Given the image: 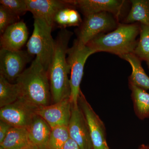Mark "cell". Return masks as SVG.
<instances>
[{
	"mask_svg": "<svg viewBox=\"0 0 149 149\" xmlns=\"http://www.w3.org/2000/svg\"><path fill=\"white\" fill-rule=\"evenodd\" d=\"M140 39L133 54L141 60L149 62V25L140 26Z\"/></svg>",
	"mask_w": 149,
	"mask_h": 149,
	"instance_id": "23",
	"label": "cell"
},
{
	"mask_svg": "<svg viewBox=\"0 0 149 149\" xmlns=\"http://www.w3.org/2000/svg\"><path fill=\"white\" fill-rule=\"evenodd\" d=\"M32 143L26 128L12 127L0 144L3 149H21Z\"/></svg>",
	"mask_w": 149,
	"mask_h": 149,
	"instance_id": "17",
	"label": "cell"
},
{
	"mask_svg": "<svg viewBox=\"0 0 149 149\" xmlns=\"http://www.w3.org/2000/svg\"><path fill=\"white\" fill-rule=\"evenodd\" d=\"M70 138L80 149H93V142L85 116L79 106L72 104L71 116L68 125Z\"/></svg>",
	"mask_w": 149,
	"mask_h": 149,
	"instance_id": "10",
	"label": "cell"
},
{
	"mask_svg": "<svg viewBox=\"0 0 149 149\" xmlns=\"http://www.w3.org/2000/svg\"><path fill=\"white\" fill-rule=\"evenodd\" d=\"M12 127H13L7 123L0 120V144L2 143L5 139Z\"/></svg>",
	"mask_w": 149,
	"mask_h": 149,
	"instance_id": "26",
	"label": "cell"
},
{
	"mask_svg": "<svg viewBox=\"0 0 149 149\" xmlns=\"http://www.w3.org/2000/svg\"><path fill=\"white\" fill-rule=\"evenodd\" d=\"M82 21L79 13L71 6L59 10L54 19V25L62 29L71 26H78Z\"/></svg>",
	"mask_w": 149,
	"mask_h": 149,
	"instance_id": "21",
	"label": "cell"
},
{
	"mask_svg": "<svg viewBox=\"0 0 149 149\" xmlns=\"http://www.w3.org/2000/svg\"><path fill=\"white\" fill-rule=\"evenodd\" d=\"M0 149H3V148H0Z\"/></svg>",
	"mask_w": 149,
	"mask_h": 149,
	"instance_id": "33",
	"label": "cell"
},
{
	"mask_svg": "<svg viewBox=\"0 0 149 149\" xmlns=\"http://www.w3.org/2000/svg\"><path fill=\"white\" fill-rule=\"evenodd\" d=\"M140 32V26L138 24H120L114 31L98 35L87 45L96 52H107L121 57L133 53L138 43L136 38Z\"/></svg>",
	"mask_w": 149,
	"mask_h": 149,
	"instance_id": "3",
	"label": "cell"
},
{
	"mask_svg": "<svg viewBox=\"0 0 149 149\" xmlns=\"http://www.w3.org/2000/svg\"><path fill=\"white\" fill-rule=\"evenodd\" d=\"M72 32L62 29L55 40L53 57L48 70L53 104L70 98V67L67 61V52Z\"/></svg>",
	"mask_w": 149,
	"mask_h": 149,
	"instance_id": "1",
	"label": "cell"
},
{
	"mask_svg": "<svg viewBox=\"0 0 149 149\" xmlns=\"http://www.w3.org/2000/svg\"><path fill=\"white\" fill-rule=\"evenodd\" d=\"M70 6L78 8L85 16L99 13L108 12L118 16L124 1L118 0H67Z\"/></svg>",
	"mask_w": 149,
	"mask_h": 149,
	"instance_id": "13",
	"label": "cell"
},
{
	"mask_svg": "<svg viewBox=\"0 0 149 149\" xmlns=\"http://www.w3.org/2000/svg\"><path fill=\"white\" fill-rule=\"evenodd\" d=\"M19 17L0 6V33L1 35L9 26L18 22Z\"/></svg>",
	"mask_w": 149,
	"mask_h": 149,
	"instance_id": "25",
	"label": "cell"
},
{
	"mask_svg": "<svg viewBox=\"0 0 149 149\" xmlns=\"http://www.w3.org/2000/svg\"><path fill=\"white\" fill-rule=\"evenodd\" d=\"M69 139L68 126L54 127L52 128L47 148L48 149H61Z\"/></svg>",
	"mask_w": 149,
	"mask_h": 149,
	"instance_id": "22",
	"label": "cell"
},
{
	"mask_svg": "<svg viewBox=\"0 0 149 149\" xmlns=\"http://www.w3.org/2000/svg\"><path fill=\"white\" fill-rule=\"evenodd\" d=\"M32 56L27 51H10L1 49L0 75L13 83L25 70Z\"/></svg>",
	"mask_w": 149,
	"mask_h": 149,
	"instance_id": "7",
	"label": "cell"
},
{
	"mask_svg": "<svg viewBox=\"0 0 149 149\" xmlns=\"http://www.w3.org/2000/svg\"><path fill=\"white\" fill-rule=\"evenodd\" d=\"M131 9L125 19V22L133 24L139 22L142 25H149V0H132Z\"/></svg>",
	"mask_w": 149,
	"mask_h": 149,
	"instance_id": "19",
	"label": "cell"
},
{
	"mask_svg": "<svg viewBox=\"0 0 149 149\" xmlns=\"http://www.w3.org/2000/svg\"><path fill=\"white\" fill-rule=\"evenodd\" d=\"M147 64H148V67L149 68V62L147 63Z\"/></svg>",
	"mask_w": 149,
	"mask_h": 149,
	"instance_id": "32",
	"label": "cell"
},
{
	"mask_svg": "<svg viewBox=\"0 0 149 149\" xmlns=\"http://www.w3.org/2000/svg\"><path fill=\"white\" fill-rule=\"evenodd\" d=\"M121 58L128 61L132 67V73L129 79V84L146 91L149 90V77L142 66L141 60L133 53L125 55Z\"/></svg>",
	"mask_w": 149,
	"mask_h": 149,
	"instance_id": "16",
	"label": "cell"
},
{
	"mask_svg": "<svg viewBox=\"0 0 149 149\" xmlns=\"http://www.w3.org/2000/svg\"><path fill=\"white\" fill-rule=\"evenodd\" d=\"M95 50L86 45H79L74 42L72 47L67 52V61L70 70V100L72 104L78 105V100L81 91L80 85L84 72V66L87 59L96 53Z\"/></svg>",
	"mask_w": 149,
	"mask_h": 149,
	"instance_id": "5",
	"label": "cell"
},
{
	"mask_svg": "<svg viewBox=\"0 0 149 149\" xmlns=\"http://www.w3.org/2000/svg\"><path fill=\"white\" fill-rule=\"evenodd\" d=\"M52 28L43 20L34 18V30L26 45L27 52L31 56L36 55L47 72L54 51Z\"/></svg>",
	"mask_w": 149,
	"mask_h": 149,
	"instance_id": "4",
	"label": "cell"
},
{
	"mask_svg": "<svg viewBox=\"0 0 149 149\" xmlns=\"http://www.w3.org/2000/svg\"><path fill=\"white\" fill-rule=\"evenodd\" d=\"M20 96L21 92L18 84L10 83L0 75V108L15 102Z\"/></svg>",
	"mask_w": 149,
	"mask_h": 149,
	"instance_id": "20",
	"label": "cell"
},
{
	"mask_svg": "<svg viewBox=\"0 0 149 149\" xmlns=\"http://www.w3.org/2000/svg\"><path fill=\"white\" fill-rule=\"evenodd\" d=\"M72 107L70 98H68L38 109L36 112L52 128L61 125L68 126L71 117Z\"/></svg>",
	"mask_w": 149,
	"mask_h": 149,
	"instance_id": "11",
	"label": "cell"
},
{
	"mask_svg": "<svg viewBox=\"0 0 149 149\" xmlns=\"http://www.w3.org/2000/svg\"><path fill=\"white\" fill-rule=\"evenodd\" d=\"M27 11L33 15L34 18L45 22L53 27L54 19L59 10L70 6L67 1L59 0H26Z\"/></svg>",
	"mask_w": 149,
	"mask_h": 149,
	"instance_id": "12",
	"label": "cell"
},
{
	"mask_svg": "<svg viewBox=\"0 0 149 149\" xmlns=\"http://www.w3.org/2000/svg\"><path fill=\"white\" fill-rule=\"evenodd\" d=\"M135 113L141 120L149 118V93L135 85H130Z\"/></svg>",
	"mask_w": 149,
	"mask_h": 149,
	"instance_id": "18",
	"label": "cell"
},
{
	"mask_svg": "<svg viewBox=\"0 0 149 149\" xmlns=\"http://www.w3.org/2000/svg\"><path fill=\"white\" fill-rule=\"evenodd\" d=\"M0 3L19 17L28 11L26 0H1Z\"/></svg>",
	"mask_w": 149,
	"mask_h": 149,
	"instance_id": "24",
	"label": "cell"
},
{
	"mask_svg": "<svg viewBox=\"0 0 149 149\" xmlns=\"http://www.w3.org/2000/svg\"><path fill=\"white\" fill-rule=\"evenodd\" d=\"M61 149H80L78 145L75 141L72 139H70L64 144Z\"/></svg>",
	"mask_w": 149,
	"mask_h": 149,
	"instance_id": "27",
	"label": "cell"
},
{
	"mask_svg": "<svg viewBox=\"0 0 149 149\" xmlns=\"http://www.w3.org/2000/svg\"><path fill=\"white\" fill-rule=\"evenodd\" d=\"M27 129L32 144L39 148H47L52 128L42 118L36 115Z\"/></svg>",
	"mask_w": 149,
	"mask_h": 149,
	"instance_id": "15",
	"label": "cell"
},
{
	"mask_svg": "<svg viewBox=\"0 0 149 149\" xmlns=\"http://www.w3.org/2000/svg\"><path fill=\"white\" fill-rule=\"evenodd\" d=\"M111 14L104 12L85 16L77 31L75 42L79 45H86L102 33L116 28L117 23Z\"/></svg>",
	"mask_w": 149,
	"mask_h": 149,
	"instance_id": "6",
	"label": "cell"
},
{
	"mask_svg": "<svg viewBox=\"0 0 149 149\" xmlns=\"http://www.w3.org/2000/svg\"><path fill=\"white\" fill-rule=\"evenodd\" d=\"M15 83L20 88L19 99L37 109L50 105L51 93L48 72L36 58Z\"/></svg>",
	"mask_w": 149,
	"mask_h": 149,
	"instance_id": "2",
	"label": "cell"
},
{
	"mask_svg": "<svg viewBox=\"0 0 149 149\" xmlns=\"http://www.w3.org/2000/svg\"><path fill=\"white\" fill-rule=\"evenodd\" d=\"M139 149H149V146L145 145H142Z\"/></svg>",
	"mask_w": 149,
	"mask_h": 149,
	"instance_id": "29",
	"label": "cell"
},
{
	"mask_svg": "<svg viewBox=\"0 0 149 149\" xmlns=\"http://www.w3.org/2000/svg\"><path fill=\"white\" fill-rule=\"evenodd\" d=\"M39 149H48L47 148H39Z\"/></svg>",
	"mask_w": 149,
	"mask_h": 149,
	"instance_id": "30",
	"label": "cell"
},
{
	"mask_svg": "<svg viewBox=\"0 0 149 149\" xmlns=\"http://www.w3.org/2000/svg\"><path fill=\"white\" fill-rule=\"evenodd\" d=\"M28 29L23 21L17 22L9 26L1 35V49L19 51L28 40Z\"/></svg>",
	"mask_w": 149,
	"mask_h": 149,
	"instance_id": "14",
	"label": "cell"
},
{
	"mask_svg": "<svg viewBox=\"0 0 149 149\" xmlns=\"http://www.w3.org/2000/svg\"><path fill=\"white\" fill-rule=\"evenodd\" d=\"M104 149H109V148L108 146H107Z\"/></svg>",
	"mask_w": 149,
	"mask_h": 149,
	"instance_id": "31",
	"label": "cell"
},
{
	"mask_svg": "<svg viewBox=\"0 0 149 149\" xmlns=\"http://www.w3.org/2000/svg\"><path fill=\"white\" fill-rule=\"evenodd\" d=\"M78 104L88 123L93 149H104L108 146L106 139L105 127L81 92L78 98Z\"/></svg>",
	"mask_w": 149,
	"mask_h": 149,
	"instance_id": "9",
	"label": "cell"
},
{
	"mask_svg": "<svg viewBox=\"0 0 149 149\" xmlns=\"http://www.w3.org/2000/svg\"><path fill=\"white\" fill-rule=\"evenodd\" d=\"M21 149H39V148L34 144L31 143Z\"/></svg>",
	"mask_w": 149,
	"mask_h": 149,
	"instance_id": "28",
	"label": "cell"
},
{
	"mask_svg": "<svg viewBox=\"0 0 149 149\" xmlns=\"http://www.w3.org/2000/svg\"><path fill=\"white\" fill-rule=\"evenodd\" d=\"M38 109L21 99L0 109V120L13 127L27 128L37 115Z\"/></svg>",
	"mask_w": 149,
	"mask_h": 149,
	"instance_id": "8",
	"label": "cell"
}]
</instances>
